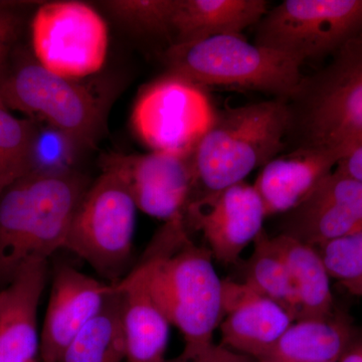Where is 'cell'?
Masks as SVG:
<instances>
[{"label":"cell","mask_w":362,"mask_h":362,"mask_svg":"<svg viewBox=\"0 0 362 362\" xmlns=\"http://www.w3.org/2000/svg\"><path fill=\"white\" fill-rule=\"evenodd\" d=\"M209 247L190 239L185 216L165 221L154 235L136 271L169 323L185 339L180 356L194 358L214 344L223 320V280Z\"/></svg>","instance_id":"6da1fadb"},{"label":"cell","mask_w":362,"mask_h":362,"mask_svg":"<svg viewBox=\"0 0 362 362\" xmlns=\"http://www.w3.org/2000/svg\"><path fill=\"white\" fill-rule=\"evenodd\" d=\"M78 173L32 171L0 194V289L23 268L49 262L66 239L89 187Z\"/></svg>","instance_id":"7a4b0ae2"},{"label":"cell","mask_w":362,"mask_h":362,"mask_svg":"<svg viewBox=\"0 0 362 362\" xmlns=\"http://www.w3.org/2000/svg\"><path fill=\"white\" fill-rule=\"evenodd\" d=\"M286 151L312 150L338 161L362 144V32L322 69L304 76L287 101Z\"/></svg>","instance_id":"3957f363"},{"label":"cell","mask_w":362,"mask_h":362,"mask_svg":"<svg viewBox=\"0 0 362 362\" xmlns=\"http://www.w3.org/2000/svg\"><path fill=\"white\" fill-rule=\"evenodd\" d=\"M289 118L287 101L276 98L214 113L192 152L194 188L204 190L199 197L243 182L284 153Z\"/></svg>","instance_id":"277c9868"},{"label":"cell","mask_w":362,"mask_h":362,"mask_svg":"<svg viewBox=\"0 0 362 362\" xmlns=\"http://www.w3.org/2000/svg\"><path fill=\"white\" fill-rule=\"evenodd\" d=\"M170 75L195 85L240 88L288 101L303 80L302 64L242 35H221L171 45L165 52Z\"/></svg>","instance_id":"5b68a950"},{"label":"cell","mask_w":362,"mask_h":362,"mask_svg":"<svg viewBox=\"0 0 362 362\" xmlns=\"http://www.w3.org/2000/svg\"><path fill=\"white\" fill-rule=\"evenodd\" d=\"M137 209L122 180L103 169L78 204L65 249L87 262L110 284L120 282L133 257Z\"/></svg>","instance_id":"8992f818"},{"label":"cell","mask_w":362,"mask_h":362,"mask_svg":"<svg viewBox=\"0 0 362 362\" xmlns=\"http://www.w3.org/2000/svg\"><path fill=\"white\" fill-rule=\"evenodd\" d=\"M0 97L11 110L47 124L75 148L96 143L104 125V107L77 81L56 75L37 62H28L0 82Z\"/></svg>","instance_id":"52a82bcc"},{"label":"cell","mask_w":362,"mask_h":362,"mask_svg":"<svg viewBox=\"0 0 362 362\" xmlns=\"http://www.w3.org/2000/svg\"><path fill=\"white\" fill-rule=\"evenodd\" d=\"M362 32V0H285L257 25L255 44L296 59L331 57Z\"/></svg>","instance_id":"ba28073f"},{"label":"cell","mask_w":362,"mask_h":362,"mask_svg":"<svg viewBox=\"0 0 362 362\" xmlns=\"http://www.w3.org/2000/svg\"><path fill=\"white\" fill-rule=\"evenodd\" d=\"M32 42L40 65L61 77L78 80L103 66L108 28L89 4L49 2L33 16Z\"/></svg>","instance_id":"9c48e42d"},{"label":"cell","mask_w":362,"mask_h":362,"mask_svg":"<svg viewBox=\"0 0 362 362\" xmlns=\"http://www.w3.org/2000/svg\"><path fill=\"white\" fill-rule=\"evenodd\" d=\"M214 112L199 86L170 75L146 88L136 102L132 125L153 151L190 154Z\"/></svg>","instance_id":"30bf717a"},{"label":"cell","mask_w":362,"mask_h":362,"mask_svg":"<svg viewBox=\"0 0 362 362\" xmlns=\"http://www.w3.org/2000/svg\"><path fill=\"white\" fill-rule=\"evenodd\" d=\"M103 169L125 183L136 206L165 221L185 216L194 188L192 153L152 151L141 156H111Z\"/></svg>","instance_id":"8fae6325"},{"label":"cell","mask_w":362,"mask_h":362,"mask_svg":"<svg viewBox=\"0 0 362 362\" xmlns=\"http://www.w3.org/2000/svg\"><path fill=\"white\" fill-rule=\"evenodd\" d=\"M185 218L201 230L214 258L230 265L264 230L267 216L254 185L243 181L190 202Z\"/></svg>","instance_id":"7c38bea8"},{"label":"cell","mask_w":362,"mask_h":362,"mask_svg":"<svg viewBox=\"0 0 362 362\" xmlns=\"http://www.w3.org/2000/svg\"><path fill=\"white\" fill-rule=\"evenodd\" d=\"M362 228V182L333 169L306 201L285 214L281 233L318 247Z\"/></svg>","instance_id":"4fadbf2b"},{"label":"cell","mask_w":362,"mask_h":362,"mask_svg":"<svg viewBox=\"0 0 362 362\" xmlns=\"http://www.w3.org/2000/svg\"><path fill=\"white\" fill-rule=\"evenodd\" d=\"M113 285L59 264L40 332V362H57L78 332L103 308Z\"/></svg>","instance_id":"5bb4252c"},{"label":"cell","mask_w":362,"mask_h":362,"mask_svg":"<svg viewBox=\"0 0 362 362\" xmlns=\"http://www.w3.org/2000/svg\"><path fill=\"white\" fill-rule=\"evenodd\" d=\"M221 345L259 359L268 354L294 320L247 283L223 280Z\"/></svg>","instance_id":"9a60e30c"},{"label":"cell","mask_w":362,"mask_h":362,"mask_svg":"<svg viewBox=\"0 0 362 362\" xmlns=\"http://www.w3.org/2000/svg\"><path fill=\"white\" fill-rule=\"evenodd\" d=\"M47 266L30 264L0 289V362H40L37 309Z\"/></svg>","instance_id":"2e32d148"},{"label":"cell","mask_w":362,"mask_h":362,"mask_svg":"<svg viewBox=\"0 0 362 362\" xmlns=\"http://www.w3.org/2000/svg\"><path fill=\"white\" fill-rule=\"evenodd\" d=\"M337 162L331 154L312 150L284 152L269 161L254 185L266 216L287 214L299 206Z\"/></svg>","instance_id":"e0dca14e"},{"label":"cell","mask_w":362,"mask_h":362,"mask_svg":"<svg viewBox=\"0 0 362 362\" xmlns=\"http://www.w3.org/2000/svg\"><path fill=\"white\" fill-rule=\"evenodd\" d=\"M114 285L122 298V327L128 362H163L171 324L139 272L132 269Z\"/></svg>","instance_id":"ac0fdd59"},{"label":"cell","mask_w":362,"mask_h":362,"mask_svg":"<svg viewBox=\"0 0 362 362\" xmlns=\"http://www.w3.org/2000/svg\"><path fill=\"white\" fill-rule=\"evenodd\" d=\"M269 11L265 0H175L171 35L176 44L242 35Z\"/></svg>","instance_id":"d6986e66"},{"label":"cell","mask_w":362,"mask_h":362,"mask_svg":"<svg viewBox=\"0 0 362 362\" xmlns=\"http://www.w3.org/2000/svg\"><path fill=\"white\" fill-rule=\"evenodd\" d=\"M347 323L334 319L296 321L259 362H338L351 346Z\"/></svg>","instance_id":"ffe728a7"},{"label":"cell","mask_w":362,"mask_h":362,"mask_svg":"<svg viewBox=\"0 0 362 362\" xmlns=\"http://www.w3.org/2000/svg\"><path fill=\"white\" fill-rule=\"evenodd\" d=\"M272 240L284 259L296 288L299 302L297 321L330 318L333 307L330 276L316 247L284 233Z\"/></svg>","instance_id":"44dd1931"},{"label":"cell","mask_w":362,"mask_h":362,"mask_svg":"<svg viewBox=\"0 0 362 362\" xmlns=\"http://www.w3.org/2000/svg\"><path fill=\"white\" fill-rule=\"evenodd\" d=\"M126 359L122 298L113 292L103 308L78 333L57 362H122Z\"/></svg>","instance_id":"7402d4cb"},{"label":"cell","mask_w":362,"mask_h":362,"mask_svg":"<svg viewBox=\"0 0 362 362\" xmlns=\"http://www.w3.org/2000/svg\"><path fill=\"white\" fill-rule=\"evenodd\" d=\"M244 282L282 307L293 320H298L299 302L291 274L265 230L254 240Z\"/></svg>","instance_id":"603a6c76"},{"label":"cell","mask_w":362,"mask_h":362,"mask_svg":"<svg viewBox=\"0 0 362 362\" xmlns=\"http://www.w3.org/2000/svg\"><path fill=\"white\" fill-rule=\"evenodd\" d=\"M39 134L33 121L14 116L0 97V194L35 169Z\"/></svg>","instance_id":"cb8c5ba5"},{"label":"cell","mask_w":362,"mask_h":362,"mask_svg":"<svg viewBox=\"0 0 362 362\" xmlns=\"http://www.w3.org/2000/svg\"><path fill=\"white\" fill-rule=\"evenodd\" d=\"M315 247L330 278L351 294L362 297V228Z\"/></svg>","instance_id":"d4e9b609"},{"label":"cell","mask_w":362,"mask_h":362,"mask_svg":"<svg viewBox=\"0 0 362 362\" xmlns=\"http://www.w3.org/2000/svg\"><path fill=\"white\" fill-rule=\"evenodd\" d=\"M103 6L117 21L135 32L171 35L175 0H109Z\"/></svg>","instance_id":"484cf974"},{"label":"cell","mask_w":362,"mask_h":362,"mask_svg":"<svg viewBox=\"0 0 362 362\" xmlns=\"http://www.w3.org/2000/svg\"><path fill=\"white\" fill-rule=\"evenodd\" d=\"M20 28V21L16 14L0 7V71L4 65L11 45Z\"/></svg>","instance_id":"4316f807"},{"label":"cell","mask_w":362,"mask_h":362,"mask_svg":"<svg viewBox=\"0 0 362 362\" xmlns=\"http://www.w3.org/2000/svg\"><path fill=\"white\" fill-rule=\"evenodd\" d=\"M194 359L197 362H259L257 359L214 343Z\"/></svg>","instance_id":"83f0119b"},{"label":"cell","mask_w":362,"mask_h":362,"mask_svg":"<svg viewBox=\"0 0 362 362\" xmlns=\"http://www.w3.org/2000/svg\"><path fill=\"white\" fill-rule=\"evenodd\" d=\"M335 169L343 175L362 182V144L350 150L346 156L337 162Z\"/></svg>","instance_id":"f1b7e54d"},{"label":"cell","mask_w":362,"mask_h":362,"mask_svg":"<svg viewBox=\"0 0 362 362\" xmlns=\"http://www.w3.org/2000/svg\"><path fill=\"white\" fill-rule=\"evenodd\" d=\"M338 362H362V344L351 345Z\"/></svg>","instance_id":"f546056e"},{"label":"cell","mask_w":362,"mask_h":362,"mask_svg":"<svg viewBox=\"0 0 362 362\" xmlns=\"http://www.w3.org/2000/svg\"><path fill=\"white\" fill-rule=\"evenodd\" d=\"M163 362H197L194 358H187V357H183L182 356H180L178 357H175V358L173 359H165Z\"/></svg>","instance_id":"4dcf8cb0"}]
</instances>
